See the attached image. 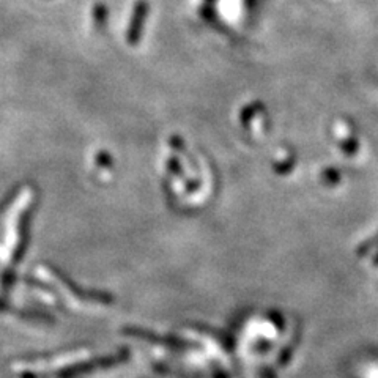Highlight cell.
<instances>
[{
  "label": "cell",
  "mask_w": 378,
  "mask_h": 378,
  "mask_svg": "<svg viewBox=\"0 0 378 378\" xmlns=\"http://www.w3.org/2000/svg\"><path fill=\"white\" fill-rule=\"evenodd\" d=\"M125 332H128V334L131 336H136V337H142V339H148L150 342H159V344H167V345H174V347H186L188 344L185 342H180V339H172V337H161L158 334H155V332H148V331H143V330H125Z\"/></svg>",
  "instance_id": "obj_1"
}]
</instances>
